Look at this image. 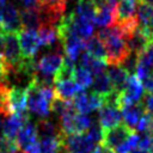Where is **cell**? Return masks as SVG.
<instances>
[{
  "instance_id": "6da1fadb",
  "label": "cell",
  "mask_w": 153,
  "mask_h": 153,
  "mask_svg": "<svg viewBox=\"0 0 153 153\" xmlns=\"http://www.w3.org/2000/svg\"><path fill=\"white\" fill-rule=\"evenodd\" d=\"M104 44L106 62L109 65H121L129 55V49L123 35L116 24L102 27L96 35Z\"/></svg>"
},
{
  "instance_id": "7a4b0ae2",
  "label": "cell",
  "mask_w": 153,
  "mask_h": 153,
  "mask_svg": "<svg viewBox=\"0 0 153 153\" xmlns=\"http://www.w3.org/2000/svg\"><path fill=\"white\" fill-rule=\"evenodd\" d=\"M27 93V111L39 118L49 117L50 103L56 96L54 86H38L33 81L26 88Z\"/></svg>"
},
{
  "instance_id": "3957f363",
  "label": "cell",
  "mask_w": 153,
  "mask_h": 153,
  "mask_svg": "<svg viewBox=\"0 0 153 153\" xmlns=\"http://www.w3.org/2000/svg\"><path fill=\"white\" fill-rule=\"evenodd\" d=\"M1 56L5 61L6 69L17 68L22 65L24 57L22 55L18 33L4 32V47H2Z\"/></svg>"
},
{
  "instance_id": "277c9868",
  "label": "cell",
  "mask_w": 153,
  "mask_h": 153,
  "mask_svg": "<svg viewBox=\"0 0 153 153\" xmlns=\"http://www.w3.org/2000/svg\"><path fill=\"white\" fill-rule=\"evenodd\" d=\"M18 39L23 57L33 60L41 49V39L38 32H36V30L22 29L18 32Z\"/></svg>"
},
{
  "instance_id": "5b68a950",
  "label": "cell",
  "mask_w": 153,
  "mask_h": 153,
  "mask_svg": "<svg viewBox=\"0 0 153 153\" xmlns=\"http://www.w3.org/2000/svg\"><path fill=\"white\" fill-rule=\"evenodd\" d=\"M145 94V90L141 80L136 76V74H130L127 84L123 90L120 92V106L122 104H134L140 103Z\"/></svg>"
},
{
  "instance_id": "8992f818",
  "label": "cell",
  "mask_w": 153,
  "mask_h": 153,
  "mask_svg": "<svg viewBox=\"0 0 153 153\" xmlns=\"http://www.w3.org/2000/svg\"><path fill=\"white\" fill-rule=\"evenodd\" d=\"M134 130L129 128L127 124H117L108 129H103V137H102V143L108 146L111 149H116L118 146H121L131 134Z\"/></svg>"
},
{
  "instance_id": "52a82bcc",
  "label": "cell",
  "mask_w": 153,
  "mask_h": 153,
  "mask_svg": "<svg viewBox=\"0 0 153 153\" xmlns=\"http://www.w3.org/2000/svg\"><path fill=\"white\" fill-rule=\"evenodd\" d=\"M1 19V30L4 32H16L18 33L22 30L20 24V13L18 7L13 2H6L0 10Z\"/></svg>"
},
{
  "instance_id": "ba28073f",
  "label": "cell",
  "mask_w": 153,
  "mask_h": 153,
  "mask_svg": "<svg viewBox=\"0 0 153 153\" xmlns=\"http://www.w3.org/2000/svg\"><path fill=\"white\" fill-rule=\"evenodd\" d=\"M62 141L71 153H91L96 146L87 134L84 133L63 135Z\"/></svg>"
},
{
  "instance_id": "9c48e42d",
  "label": "cell",
  "mask_w": 153,
  "mask_h": 153,
  "mask_svg": "<svg viewBox=\"0 0 153 153\" xmlns=\"http://www.w3.org/2000/svg\"><path fill=\"white\" fill-rule=\"evenodd\" d=\"M98 110H99L98 123L100 124L103 129H108V128H111L121 123L122 115H121V109L118 105L103 103V105Z\"/></svg>"
},
{
  "instance_id": "30bf717a",
  "label": "cell",
  "mask_w": 153,
  "mask_h": 153,
  "mask_svg": "<svg viewBox=\"0 0 153 153\" xmlns=\"http://www.w3.org/2000/svg\"><path fill=\"white\" fill-rule=\"evenodd\" d=\"M30 115L26 112V114H8L6 117H5V121H4V124H2V133H4V136L10 139V140H16V136L19 131V129L22 128V126L27 121L30 120Z\"/></svg>"
},
{
  "instance_id": "8fae6325",
  "label": "cell",
  "mask_w": 153,
  "mask_h": 153,
  "mask_svg": "<svg viewBox=\"0 0 153 153\" xmlns=\"http://www.w3.org/2000/svg\"><path fill=\"white\" fill-rule=\"evenodd\" d=\"M38 135H37V130H36V124L33 122H31V118L27 120L22 128L19 129L17 136H16V141L19 146L20 149L25 151L29 147H31L32 145H35L37 142Z\"/></svg>"
},
{
  "instance_id": "7c38bea8",
  "label": "cell",
  "mask_w": 153,
  "mask_h": 153,
  "mask_svg": "<svg viewBox=\"0 0 153 153\" xmlns=\"http://www.w3.org/2000/svg\"><path fill=\"white\" fill-rule=\"evenodd\" d=\"M8 108L10 112L13 114H26L27 112V93L24 88L11 87L8 91Z\"/></svg>"
},
{
  "instance_id": "4fadbf2b",
  "label": "cell",
  "mask_w": 153,
  "mask_h": 153,
  "mask_svg": "<svg viewBox=\"0 0 153 153\" xmlns=\"http://www.w3.org/2000/svg\"><path fill=\"white\" fill-rule=\"evenodd\" d=\"M35 124H36L37 135L39 139L63 136L59 120H53V118L45 117V118H39Z\"/></svg>"
},
{
  "instance_id": "5bb4252c",
  "label": "cell",
  "mask_w": 153,
  "mask_h": 153,
  "mask_svg": "<svg viewBox=\"0 0 153 153\" xmlns=\"http://www.w3.org/2000/svg\"><path fill=\"white\" fill-rule=\"evenodd\" d=\"M120 109H121V115H122L124 124H127L129 128H131L134 130L137 122L140 121L141 116L145 114L141 103L122 104L120 106Z\"/></svg>"
},
{
  "instance_id": "9a60e30c",
  "label": "cell",
  "mask_w": 153,
  "mask_h": 153,
  "mask_svg": "<svg viewBox=\"0 0 153 153\" xmlns=\"http://www.w3.org/2000/svg\"><path fill=\"white\" fill-rule=\"evenodd\" d=\"M54 90L57 97L66 100H71L81 88L76 85L73 78H69V79H55Z\"/></svg>"
},
{
  "instance_id": "2e32d148",
  "label": "cell",
  "mask_w": 153,
  "mask_h": 153,
  "mask_svg": "<svg viewBox=\"0 0 153 153\" xmlns=\"http://www.w3.org/2000/svg\"><path fill=\"white\" fill-rule=\"evenodd\" d=\"M106 74L109 76V79H110L112 88L115 91H118V92H121L123 90V87L127 84V80H128V78L130 75L120 65H110V67L108 68Z\"/></svg>"
},
{
  "instance_id": "e0dca14e",
  "label": "cell",
  "mask_w": 153,
  "mask_h": 153,
  "mask_svg": "<svg viewBox=\"0 0 153 153\" xmlns=\"http://www.w3.org/2000/svg\"><path fill=\"white\" fill-rule=\"evenodd\" d=\"M20 13V24L22 29L36 30L41 26V18L38 8H24L19 11Z\"/></svg>"
},
{
  "instance_id": "ac0fdd59",
  "label": "cell",
  "mask_w": 153,
  "mask_h": 153,
  "mask_svg": "<svg viewBox=\"0 0 153 153\" xmlns=\"http://www.w3.org/2000/svg\"><path fill=\"white\" fill-rule=\"evenodd\" d=\"M80 66L84 67L85 69H87L91 74L96 75L98 73H102L105 71L106 68V62L105 60H100V59H96L91 55H88L86 51H84L80 55Z\"/></svg>"
},
{
  "instance_id": "d6986e66",
  "label": "cell",
  "mask_w": 153,
  "mask_h": 153,
  "mask_svg": "<svg viewBox=\"0 0 153 153\" xmlns=\"http://www.w3.org/2000/svg\"><path fill=\"white\" fill-rule=\"evenodd\" d=\"M136 18L139 25H149L153 20V5L145 0H136Z\"/></svg>"
},
{
  "instance_id": "ffe728a7",
  "label": "cell",
  "mask_w": 153,
  "mask_h": 153,
  "mask_svg": "<svg viewBox=\"0 0 153 153\" xmlns=\"http://www.w3.org/2000/svg\"><path fill=\"white\" fill-rule=\"evenodd\" d=\"M91 86H92V91L100 94V96H105V94L110 93L111 91H114L112 85L110 82V79L105 72L96 74L94 78L92 79Z\"/></svg>"
},
{
  "instance_id": "44dd1931",
  "label": "cell",
  "mask_w": 153,
  "mask_h": 153,
  "mask_svg": "<svg viewBox=\"0 0 153 153\" xmlns=\"http://www.w3.org/2000/svg\"><path fill=\"white\" fill-rule=\"evenodd\" d=\"M38 36L41 39V47H50L55 42L59 41L57 26L51 25H41L38 27Z\"/></svg>"
},
{
  "instance_id": "7402d4cb",
  "label": "cell",
  "mask_w": 153,
  "mask_h": 153,
  "mask_svg": "<svg viewBox=\"0 0 153 153\" xmlns=\"http://www.w3.org/2000/svg\"><path fill=\"white\" fill-rule=\"evenodd\" d=\"M85 51L88 55L96 59H100V60H105V56H106L104 44L97 36L90 37L87 39V42L85 43Z\"/></svg>"
},
{
  "instance_id": "603a6c76",
  "label": "cell",
  "mask_w": 153,
  "mask_h": 153,
  "mask_svg": "<svg viewBox=\"0 0 153 153\" xmlns=\"http://www.w3.org/2000/svg\"><path fill=\"white\" fill-rule=\"evenodd\" d=\"M73 79L81 90L87 88L92 84V74L81 66H79V67L75 66V69L73 73Z\"/></svg>"
},
{
  "instance_id": "cb8c5ba5",
  "label": "cell",
  "mask_w": 153,
  "mask_h": 153,
  "mask_svg": "<svg viewBox=\"0 0 153 153\" xmlns=\"http://www.w3.org/2000/svg\"><path fill=\"white\" fill-rule=\"evenodd\" d=\"M63 136L61 137H42L39 139L38 146L41 153H56L59 146L62 142Z\"/></svg>"
},
{
  "instance_id": "d4e9b609",
  "label": "cell",
  "mask_w": 153,
  "mask_h": 153,
  "mask_svg": "<svg viewBox=\"0 0 153 153\" xmlns=\"http://www.w3.org/2000/svg\"><path fill=\"white\" fill-rule=\"evenodd\" d=\"M135 130L141 135H153V117L145 112L137 122Z\"/></svg>"
},
{
  "instance_id": "484cf974",
  "label": "cell",
  "mask_w": 153,
  "mask_h": 153,
  "mask_svg": "<svg viewBox=\"0 0 153 153\" xmlns=\"http://www.w3.org/2000/svg\"><path fill=\"white\" fill-rule=\"evenodd\" d=\"M8 91L10 87L0 79V114H11L8 108Z\"/></svg>"
},
{
  "instance_id": "4316f807",
  "label": "cell",
  "mask_w": 153,
  "mask_h": 153,
  "mask_svg": "<svg viewBox=\"0 0 153 153\" xmlns=\"http://www.w3.org/2000/svg\"><path fill=\"white\" fill-rule=\"evenodd\" d=\"M86 134L96 145L102 142V137H103V128L100 127V124L98 122L91 123V126L86 130Z\"/></svg>"
},
{
  "instance_id": "83f0119b",
  "label": "cell",
  "mask_w": 153,
  "mask_h": 153,
  "mask_svg": "<svg viewBox=\"0 0 153 153\" xmlns=\"http://www.w3.org/2000/svg\"><path fill=\"white\" fill-rule=\"evenodd\" d=\"M141 105H142V109L146 114H148L149 116L153 117V94L151 93H145L142 99H141Z\"/></svg>"
},
{
  "instance_id": "f1b7e54d",
  "label": "cell",
  "mask_w": 153,
  "mask_h": 153,
  "mask_svg": "<svg viewBox=\"0 0 153 153\" xmlns=\"http://www.w3.org/2000/svg\"><path fill=\"white\" fill-rule=\"evenodd\" d=\"M141 82H142V86H143V90L146 91V93L153 94V73H151Z\"/></svg>"
},
{
  "instance_id": "f546056e",
  "label": "cell",
  "mask_w": 153,
  "mask_h": 153,
  "mask_svg": "<svg viewBox=\"0 0 153 153\" xmlns=\"http://www.w3.org/2000/svg\"><path fill=\"white\" fill-rule=\"evenodd\" d=\"M91 153H115V151L111 149V148H109L108 146H105V145H103V143L100 142V143H98V145L92 149Z\"/></svg>"
},
{
  "instance_id": "4dcf8cb0",
  "label": "cell",
  "mask_w": 153,
  "mask_h": 153,
  "mask_svg": "<svg viewBox=\"0 0 153 153\" xmlns=\"http://www.w3.org/2000/svg\"><path fill=\"white\" fill-rule=\"evenodd\" d=\"M24 8H38L39 0H19Z\"/></svg>"
},
{
  "instance_id": "1f68e13d",
  "label": "cell",
  "mask_w": 153,
  "mask_h": 153,
  "mask_svg": "<svg viewBox=\"0 0 153 153\" xmlns=\"http://www.w3.org/2000/svg\"><path fill=\"white\" fill-rule=\"evenodd\" d=\"M5 73H6V66H5L4 59H2V56H1V54H0V79L5 75Z\"/></svg>"
},
{
  "instance_id": "d6a6232c",
  "label": "cell",
  "mask_w": 153,
  "mask_h": 153,
  "mask_svg": "<svg viewBox=\"0 0 153 153\" xmlns=\"http://www.w3.org/2000/svg\"><path fill=\"white\" fill-rule=\"evenodd\" d=\"M56 153H71V152H69V149L66 147V145H65V143H63V141H62V142H61V145L59 146V148H57Z\"/></svg>"
},
{
  "instance_id": "836d02e7",
  "label": "cell",
  "mask_w": 153,
  "mask_h": 153,
  "mask_svg": "<svg viewBox=\"0 0 153 153\" xmlns=\"http://www.w3.org/2000/svg\"><path fill=\"white\" fill-rule=\"evenodd\" d=\"M2 47H4V31L0 30V54L2 53Z\"/></svg>"
},
{
  "instance_id": "e575fe53",
  "label": "cell",
  "mask_w": 153,
  "mask_h": 153,
  "mask_svg": "<svg viewBox=\"0 0 153 153\" xmlns=\"http://www.w3.org/2000/svg\"><path fill=\"white\" fill-rule=\"evenodd\" d=\"M6 116H7L6 114H0V131L2 130V124H4V121H5Z\"/></svg>"
},
{
  "instance_id": "d590c367",
  "label": "cell",
  "mask_w": 153,
  "mask_h": 153,
  "mask_svg": "<svg viewBox=\"0 0 153 153\" xmlns=\"http://www.w3.org/2000/svg\"><path fill=\"white\" fill-rule=\"evenodd\" d=\"M129 153H147L146 151H142V149H140V148H134L133 151H130Z\"/></svg>"
},
{
  "instance_id": "8d00e7d4",
  "label": "cell",
  "mask_w": 153,
  "mask_h": 153,
  "mask_svg": "<svg viewBox=\"0 0 153 153\" xmlns=\"http://www.w3.org/2000/svg\"><path fill=\"white\" fill-rule=\"evenodd\" d=\"M7 2V0H0V10L4 7V5Z\"/></svg>"
},
{
  "instance_id": "74e56055",
  "label": "cell",
  "mask_w": 153,
  "mask_h": 153,
  "mask_svg": "<svg viewBox=\"0 0 153 153\" xmlns=\"http://www.w3.org/2000/svg\"><path fill=\"white\" fill-rule=\"evenodd\" d=\"M14 153H24V152H23V151H22V149H20V148H19V149H17V151H16V152H14Z\"/></svg>"
},
{
  "instance_id": "f35d334b",
  "label": "cell",
  "mask_w": 153,
  "mask_h": 153,
  "mask_svg": "<svg viewBox=\"0 0 153 153\" xmlns=\"http://www.w3.org/2000/svg\"><path fill=\"white\" fill-rule=\"evenodd\" d=\"M145 1H147V2H149L151 5H153V0H145Z\"/></svg>"
},
{
  "instance_id": "ab89813d",
  "label": "cell",
  "mask_w": 153,
  "mask_h": 153,
  "mask_svg": "<svg viewBox=\"0 0 153 153\" xmlns=\"http://www.w3.org/2000/svg\"><path fill=\"white\" fill-rule=\"evenodd\" d=\"M0 30H1V19H0Z\"/></svg>"
},
{
  "instance_id": "60d3db41",
  "label": "cell",
  "mask_w": 153,
  "mask_h": 153,
  "mask_svg": "<svg viewBox=\"0 0 153 153\" xmlns=\"http://www.w3.org/2000/svg\"><path fill=\"white\" fill-rule=\"evenodd\" d=\"M0 153H4V152H0Z\"/></svg>"
}]
</instances>
